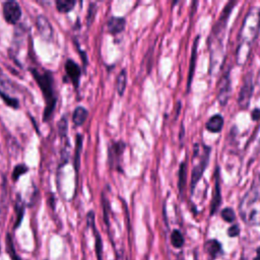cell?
<instances>
[{"label":"cell","instance_id":"4fadbf2b","mask_svg":"<svg viewBox=\"0 0 260 260\" xmlns=\"http://www.w3.org/2000/svg\"><path fill=\"white\" fill-rule=\"evenodd\" d=\"M126 19L119 16H111L107 22V27L110 34L117 35L125 29Z\"/></svg>","mask_w":260,"mask_h":260},{"label":"cell","instance_id":"9c48e42d","mask_svg":"<svg viewBox=\"0 0 260 260\" xmlns=\"http://www.w3.org/2000/svg\"><path fill=\"white\" fill-rule=\"evenodd\" d=\"M12 86L9 80L0 72V95L11 107H17V100L11 95Z\"/></svg>","mask_w":260,"mask_h":260},{"label":"cell","instance_id":"83f0119b","mask_svg":"<svg viewBox=\"0 0 260 260\" xmlns=\"http://www.w3.org/2000/svg\"><path fill=\"white\" fill-rule=\"evenodd\" d=\"M253 260H260V247L256 251V257Z\"/></svg>","mask_w":260,"mask_h":260},{"label":"cell","instance_id":"8992f818","mask_svg":"<svg viewBox=\"0 0 260 260\" xmlns=\"http://www.w3.org/2000/svg\"><path fill=\"white\" fill-rule=\"evenodd\" d=\"M253 89H254V82H253L252 75L247 74L243 81V84L239 93V98H238V104L240 109L246 110L249 107Z\"/></svg>","mask_w":260,"mask_h":260},{"label":"cell","instance_id":"7402d4cb","mask_svg":"<svg viewBox=\"0 0 260 260\" xmlns=\"http://www.w3.org/2000/svg\"><path fill=\"white\" fill-rule=\"evenodd\" d=\"M171 242L175 248H181L184 245V238L179 230H174L171 234Z\"/></svg>","mask_w":260,"mask_h":260},{"label":"cell","instance_id":"277c9868","mask_svg":"<svg viewBox=\"0 0 260 260\" xmlns=\"http://www.w3.org/2000/svg\"><path fill=\"white\" fill-rule=\"evenodd\" d=\"M211 147L203 144L196 143L193 148V158H197V162L194 164L191 174V192L194 191L197 183L202 178L206 167L208 166Z\"/></svg>","mask_w":260,"mask_h":260},{"label":"cell","instance_id":"e0dca14e","mask_svg":"<svg viewBox=\"0 0 260 260\" xmlns=\"http://www.w3.org/2000/svg\"><path fill=\"white\" fill-rule=\"evenodd\" d=\"M88 115V112L85 108L79 106L77 108L74 109L73 111V115H72V121L76 126H80L84 123V121L86 120Z\"/></svg>","mask_w":260,"mask_h":260},{"label":"cell","instance_id":"ba28073f","mask_svg":"<svg viewBox=\"0 0 260 260\" xmlns=\"http://www.w3.org/2000/svg\"><path fill=\"white\" fill-rule=\"evenodd\" d=\"M3 15L10 24H15L21 17V8L16 1H7L3 4Z\"/></svg>","mask_w":260,"mask_h":260},{"label":"cell","instance_id":"3957f363","mask_svg":"<svg viewBox=\"0 0 260 260\" xmlns=\"http://www.w3.org/2000/svg\"><path fill=\"white\" fill-rule=\"evenodd\" d=\"M243 221L249 225H260V178H255L239 203Z\"/></svg>","mask_w":260,"mask_h":260},{"label":"cell","instance_id":"cb8c5ba5","mask_svg":"<svg viewBox=\"0 0 260 260\" xmlns=\"http://www.w3.org/2000/svg\"><path fill=\"white\" fill-rule=\"evenodd\" d=\"M95 233V251H96V257L98 260H102V240L100 237V234L94 230Z\"/></svg>","mask_w":260,"mask_h":260},{"label":"cell","instance_id":"d4e9b609","mask_svg":"<svg viewBox=\"0 0 260 260\" xmlns=\"http://www.w3.org/2000/svg\"><path fill=\"white\" fill-rule=\"evenodd\" d=\"M26 172V168L22 165H19L17 166L15 169H14V173H13V178L14 179H17L21 174H24Z\"/></svg>","mask_w":260,"mask_h":260},{"label":"cell","instance_id":"7a4b0ae2","mask_svg":"<svg viewBox=\"0 0 260 260\" xmlns=\"http://www.w3.org/2000/svg\"><path fill=\"white\" fill-rule=\"evenodd\" d=\"M237 4L236 1H229L220 16L218 17L216 23L213 25L211 30V36L209 38V49H210V72L217 71V67H220L223 62V45H222V35H224V29L226 26V21L229 16Z\"/></svg>","mask_w":260,"mask_h":260},{"label":"cell","instance_id":"30bf717a","mask_svg":"<svg viewBox=\"0 0 260 260\" xmlns=\"http://www.w3.org/2000/svg\"><path fill=\"white\" fill-rule=\"evenodd\" d=\"M220 176H219V168L216 167L214 172V189H213V195L211 199L210 204V214H214V212L217 211L218 207L221 204V191H220Z\"/></svg>","mask_w":260,"mask_h":260},{"label":"cell","instance_id":"6da1fadb","mask_svg":"<svg viewBox=\"0 0 260 260\" xmlns=\"http://www.w3.org/2000/svg\"><path fill=\"white\" fill-rule=\"evenodd\" d=\"M260 29V8L253 6L247 12L241 29L239 45L236 52L238 65H245L251 53L252 45L257 39Z\"/></svg>","mask_w":260,"mask_h":260},{"label":"cell","instance_id":"484cf974","mask_svg":"<svg viewBox=\"0 0 260 260\" xmlns=\"http://www.w3.org/2000/svg\"><path fill=\"white\" fill-rule=\"evenodd\" d=\"M239 234H240V229H239L238 224H233L228 230V235L230 237H237Z\"/></svg>","mask_w":260,"mask_h":260},{"label":"cell","instance_id":"52a82bcc","mask_svg":"<svg viewBox=\"0 0 260 260\" xmlns=\"http://www.w3.org/2000/svg\"><path fill=\"white\" fill-rule=\"evenodd\" d=\"M231 95V78H230V71L228 70L222 74L218 83H217V92L216 98L218 103L221 106H224Z\"/></svg>","mask_w":260,"mask_h":260},{"label":"cell","instance_id":"4316f807","mask_svg":"<svg viewBox=\"0 0 260 260\" xmlns=\"http://www.w3.org/2000/svg\"><path fill=\"white\" fill-rule=\"evenodd\" d=\"M251 117L254 121H258L260 119V109L259 108H256L252 111L251 113Z\"/></svg>","mask_w":260,"mask_h":260},{"label":"cell","instance_id":"7c38bea8","mask_svg":"<svg viewBox=\"0 0 260 260\" xmlns=\"http://www.w3.org/2000/svg\"><path fill=\"white\" fill-rule=\"evenodd\" d=\"M65 70L66 73L68 75V77L70 78L71 82L77 86L79 79H80V75H81V70L80 67L72 60H67L65 63Z\"/></svg>","mask_w":260,"mask_h":260},{"label":"cell","instance_id":"5b68a950","mask_svg":"<svg viewBox=\"0 0 260 260\" xmlns=\"http://www.w3.org/2000/svg\"><path fill=\"white\" fill-rule=\"evenodd\" d=\"M35 79L40 85L45 101H46V110H45V118L51 116L55 105H56V96L53 87V78L50 72H39L37 70H31Z\"/></svg>","mask_w":260,"mask_h":260},{"label":"cell","instance_id":"ffe728a7","mask_svg":"<svg viewBox=\"0 0 260 260\" xmlns=\"http://www.w3.org/2000/svg\"><path fill=\"white\" fill-rule=\"evenodd\" d=\"M186 176H187V164L186 161H182L179 168V181H178V188L181 194L184 192V189H185Z\"/></svg>","mask_w":260,"mask_h":260},{"label":"cell","instance_id":"603a6c76","mask_svg":"<svg viewBox=\"0 0 260 260\" xmlns=\"http://www.w3.org/2000/svg\"><path fill=\"white\" fill-rule=\"evenodd\" d=\"M221 217L226 221V222H233L235 219H236V213L235 211L230 208V207H226L224 209H222L221 211Z\"/></svg>","mask_w":260,"mask_h":260},{"label":"cell","instance_id":"d6986e66","mask_svg":"<svg viewBox=\"0 0 260 260\" xmlns=\"http://www.w3.org/2000/svg\"><path fill=\"white\" fill-rule=\"evenodd\" d=\"M126 84H127V72L125 69H122L117 76V82H116V89L119 95H123L126 88Z\"/></svg>","mask_w":260,"mask_h":260},{"label":"cell","instance_id":"9a60e30c","mask_svg":"<svg viewBox=\"0 0 260 260\" xmlns=\"http://www.w3.org/2000/svg\"><path fill=\"white\" fill-rule=\"evenodd\" d=\"M222 127H223V117L219 114L211 116L205 124V128L212 133L220 132Z\"/></svg>","mask_w":260,"mask_h":260},{"label":"cell","instance_id":"2e32d148","mask_svg":"<svg viewBox=\"0 0 260 260\" xmlns=\"http://www.w3.org/2000/svg\"><path fill=\"white\" fill-rule=\"evenodd\" d=\"M199 36H197L194 40L193 43V48H192V55H191V62H190V69H189V75H188V82H187V88L189 89L190 84L192 82V78L194 75V70H195V62H196V55H197V45H198V40Z\"/></svg>","mask_w":260,"mask_h":260},{"label":"cell","instance_id":"f1b7e54d","mask_svg":"<svg viewBox=\"0 0 260 260\" xmlns=\"http://www.w3.org/2000/svg\"><path fill=\"white\" fill-rule=\"evenodd\" d=\"M0 252H1V243H0Z\"/></svg>","mask_w":260,"mask_h":260},{"label":"cell","instance_id":"44dd1931","mask_svg":"<svg viewBox=\"0 0 260 260\" xmlns=\"http://www.w3.org/2000/svg\"><path fill=\"white\" fill-rule=\"evenodd\" d=\"M75 4H76V2L72 1V0H58V1H56L57 10L59 12H62V13L71 11L74 8Z\"/></svg>","mask_w":260,"mask_h":260},{"label":"cell","instance_id":"ac0fdd59","mask_svg":"<svg viewBox=\"0 0 260 260\" xmlns=\"http://www.w3.org/2000/svg\"><path fill=\"white\" fill-rule=\"evenodd\" d=\"M205 249L211 258H215L221 252V245L217 240L211 239L205 243Z\"/></svg>","mask_w":260,"mask_h":260},{"label":"cell","instance_id":"5bb4252c","mask_svg":"<svg viewBox=\"0 0 260 260\" xmlns=\"http://www.w3.org/2000/svg\"><path fill=\"white\" fill-rule=\"evenodd\" d=\"M37 27L42 35L43 38L49 40L53 36V28L50 23V21L44 16V15H39L37 17Z\"/></svg>","mask_w":260,"mask_h":260},{"label":"cell","instance_id":"8fae6325","mask_svg":"<svg viewBox=\"0 0 260 260\" xmlns=\"http://www.w3.org/2000/svg\"><path fill=\"white\" fill-rule=\"evenodd\" d=\"M126 148V144L123 141H117L109 147V162L111 167L118 168L122 154Z\"/></svg>","mask_w":260,"mask_h":260}]
</instances>
